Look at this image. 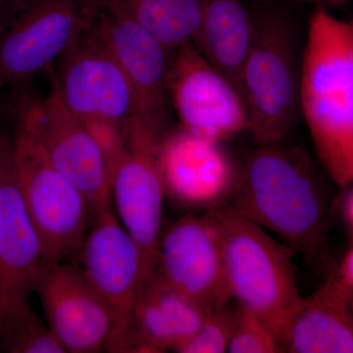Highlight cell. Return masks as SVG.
<instances>
[{
	"label": "cell",
	"instance_id": "cell-18",
	"mask_svg": "<svg viewBox=\"0 0 353 353\" xmlns=\"http://www.w3.org/2000/svg\"><path fill=\"white\" fill-rule=\"evenodd\" d=\"M281 352L353 353L348 290L336 271L303 297L280 336Z\"/></svg>",
	"mask_w": 353,
	"mask_h": 353
},
{
	"label": "cell",
	"instance_id": "cell-21",
	"mask_svg": "<svg viewBox=\"0 0 353 353\" xmlns=\"http://www.w3.org/2000/svg\"><path fill=\"white\" fill-rule=\"evenodd\" d=\"M0 345L10 353H66L34 308L0 331Z\"/></svg>",
	"mask_w": 353,
	"mask_h": 353
},
{
	"label": "cell",
	"instance_id": "cell-15",
	"mask_svg": "<svg viewBox=\"0 0 353 353\" xmlns=\"http://www.w3.org/2000/svg\"><path fill=\"white\" fill-rule=\"evenodd\" d=\"M36 294L46 323L65 352H108L113 336V316L78 265H44Z\"/></svg>",
	"mask_w": 353,
	"mask_h": 353
},
{
	"label": "cell",
	"instance_id": "cell-16",
	"mask_svg": "<svg viewBox=\"0 0 353 353\" xmlns=\"http://www.w3.org/2000/svg\"><path fill=\"white\" fill-rule=\"evenodd\" d=\"M222 143L181 127L167 132L158 150L165 194L204 212L226 204L239 170Z\"/></svg>",
	"mask_w": 353,
	"mask_h": 353
},
{
	"label": "cell",
	"instance_id": "cell-12",
	"mask_svg": "<svg viewBox=\"0 0 353 353\" xmlns=\"http://www.w3.org/2000/svg\"><path fill=\"white\" fill-rule=\"evenodd\" d=\"M94 26L124 72L134 94L136 117L159 137L168 132V76L172 52L117 3L105 0Z\"/></svg>",
	"mask_w": 353,
	"mask_h": 353
},
{
	"label": "cell",
	"instance_id": "cell-7",
	"mask_svg": "<svg viewBox=\"0 0 353 353\" xmlns=\"http://www.w3.org/2000/svg\"><path fill=\"white\" fill-rule=\"evenodd\" d=\"M48 70L65 105L85 124L123 126L136 116L130 83L94 23Z\"/></svg>",
	"mask_w": 353,
	"mask_h": 353
},
{
	"label": "cell",
	"instance_id": "cell-4",
	"mask_svg": "<svg viewBox=\"0 0 353 353\" xmlns=\"http://www.w3.org/2000/svg\"><path fill=\"white\" fill-rule=\"evenodd\" d=\"M209 211L219 230L233 301L259 315L280 343L281 334L303 299L292 263L296 252L227 204Z\"/></svg>",
	"mask_w": 353,
	"mask_h": 353
},
{
	"label": "cell",
	"instance_id": "cell-9",
	"mask_svg": "<svg viewBox=\"0 0 353 353\" xmlns=\"http://www.w3.org/2000/svg\"><path fill=\"white\" fill-rule=\"evenodd\" d=\"M161 137L134 116L125 125L124 148L110 174L116 215L138 243L152 275L162 234L165 189L160 170Z\"/></svg>",
	"mask_w": 353,
	"mask_h": 353
},
{
	"label": "cell",
	"instance_id": "cell-17",
	"mask_svg": "<svg viewBox=\"0 0 353 353\" xmlns=\"http://www.w3.org/2000/svg\"><path fill=\"white\" fill-rule=\"evenodd\" d=\"M209 311L154 271L139 290L125 352L175 350L199 328Z\"/></svg>",
	"mask_w": 353,
	"mask_h": 353
},
{
	"label": "cell",
	"instance_id": "cell-27",
	"mask_svg": "<svg viewBox=\"0 0 353 353\" xmlns=\"http://www.w3.org/2000/svg\"><path fill=\"white\" fill-rule=\"evenodd\" d=\"M320 4H326V6H332V4L341 3V2L347 1V0H312Z\"/></svg>",
	"mask_w": 353,
	"mask_h": 353
},
{
	"label": "cell",
	"instance_id": "cell-2",
	"mask_svg": "<svg viewBox=\"0 0 353 353\" xmlns=\"http://www.w3.org/2000/svg\"><path fill=\"white\" fill-rule=\"evenodd\" d=\"M299 106L325 173L339 188L352 185L353 19H341L324 7L308 20Z\"/></svg>",
	"mask_w": 353,
	"mask_h": 353
},
{
	"label": "cell",
	"instance_id": "cell-20",
	"mask_svg": "<svg viewBox=\"0 0 353 353\" xmlns=\"http://www.w3.org/2000/svg\"><path fill=\"white\" fill-rule=\"evenodd\" d=\"M171 51L194 41L203 0H112Z\"/></svg>",
	"mask_w": 353,
	"mask_h": 353
},
{
	"label": "cell",
	"instance_id": "cell-6",
	"mask_svg": "<svg viewBox=\"0 0 353 353\" xmlns=\"http://www.w3.org/2000/svg\"><path fill=\"white\" fill-rule=\"evenodd\" d=\"M105 0H37L0 31V90L48 69L94 25Z\"/></svg>",
	"mask_w": 353,
	"mask_h": 353
},
{
	"label": "cell",
	"instance_id": "cell-3",
	"mask_svg": "<svg viewBox=\"0 0 353 353\" xmlns=\"http://www.w3.org/2000/svg\"><path fill=\"white\" fill-rule=\"evenodd\" d=\"M253 37L241 79L250 132L259 145L282 143L301 117V46L289 14L253 11Z\"/></svg>",
	"mask_w": 353,
	"mask_h": 353
},
{
	"label": "cell",
	"instance_id": "cell-11",
	"mask_svg": "<svg viewBox=\"0 0 353 353\" xmlns=\"http://www.w3.org/2000/svg\"><path fill=\"white\" fill-rule=\"evenodd\" d=\"M168 92L181 128L192 134L223 143L250 131V116L240 90L194 41L172 52Z\"/></svg>",
	"mask_w": 353,
	"mask_h": 353
},
{
	"label": "cell",
	"instance_id": "cell-24",
	"mask_svg": "<svg viewBox=\"0 0 353 353\" xmlns=\"http://www.w3.org/2000/svg\"><path fill=\"white\" fill-rule=\"evenodd\" d=\"M37 0H0V31Z\"/></svg>",
	"mask_w": 353,
	"mask_h": 353
},
{
	"label": "cell",
	"instance_id": "cell-28",
	"mask_svg": "<svg viewBox=\"0 0 353 353\" xmlns=\"http://www.w3.org/2000/svg\"><path fill=\"white\" fill-rule=\"evenodd\" d=\"M348 301H350V309L353 316V290H348Z\"/></svg>",
	"mask_w": 353,
	"mask_h": 353
},
{
	"label": "cell",
	"instance_id": "cell-1",
	"mask_svg": "<svg viewBox=\"0 0 353 353\" xmlns=\"http://www.w3.org/2000/svg\"><path fill=\"white\" fill-rule=\"evenodd\" d=\"M226 204L277 234L294 252L314 259L327 256L328 185L301 148L259 145L239 170Z\"/></svg>",
	"mask_w": 353,
	"mask_h": 353
},
{
	"label": "cell",
	"instance_id": "cell-25",
	"mask_svg": "<svg viewBox=\"0 0 353 353\" xmlns=\"http://www.w3.org/2000/svg\"><path fill=\"white\" fill-rule=\"evenodd\" d=\"M336 273L345 288L348 290H353V245L343 257Z\"/></svg>",
	"mask_w": 353,
	"mask_h": 353
},
{
	"label": "cell",
	"instance_id": "cell-5",
	"mask_svg": "<svg viewBox=\"0 0 353 353\" xmlns=\"http://www.w3.org/2000/svg\"><path fill=\"white\" fill-rule=\"evenodd\" d=\"M12 158L23 201L41 239L44 262H70L78 256L94 220L87 199L21 126L12 138Z\"/></svg>",
	"mask_w": 353,
	"mask_h": 353
},
{
	"label": "cell",
	"instance_id": "cell-8",
	"mask_svg": "<svg viewBox=\"0 0 353 353\" xmlns=\"http://www.w3.org/2000/svg\"><path fill=\"white\" fill-rule=\"evenodd\" d=\"M19 126L38 141L53 165L81 190L94 218L111 208L105 157L87 125L65 105L52 83L46 97L24 104Z\"/></svg>",
	"mask_w": 353,
	"mask_h": 353
},
{
	"label": "cell",
	"instance_id": "cell-10",
	"mask_svg": "<svg viewBox=\"0 0 353 353\" xmlns=\"http://www.w3.org/2000/svg\"><path fill=\"white\" fill-rule=\"evenodd\" d=\"M77 259L113 316L108 352H125L137 297L150 277L141 248L110 208L95 216Z\"/></svg>",
	"mask_w": 353,
	"mask_h": 353
},
{
	"label": "cell",
	"instance_id": "cell-22",
	"mask_svg": "<svg viewBox=\"0 0 353 353\" xmlns=\"http://www.w3.org/2000/svg\"><path fill=\"white\" fill-rule=\"evenodd\" d=\"M238 318L231 303L209 311L199 328L176 348L179 353L228 352Z\"/></svg>",
	"mask_w": 353,
	"mask_h": 353
},
{
	"label": "cell",
	"instance_id": "cell-26",
	"mask_svg": "<svg viewBox=\"0 0 353 353\" xmlns=\"http://www.w3.org/2000/svg\"><path fill=\"white\" fill-rule=\"evenodd\" d=\"M345 213L347 223L350 224L353 231V190L352 192L348 194L347 201H345Z\"/></svg>",
	"mask_w": 353,
	"mask_h": 353
},
{
	"label": "cell",
	"instance_id": "cell-23",
	"mask_svg": "<svg viewBox=\"0 0 353 353\" xmlns=\"http://www.w3.org/2000/svg\"><path fill=\"white\" fill-rule=\"evenodd\" d=\"M228 352L277 353L281 348L270 327L259 315L238 305V318Z\"/></svg>",
	"mask_w": 353,
	"mask_h": 353
},
{
	"label": "cell",
	"instance_id": "cell-14",
	"mask_svg": "<svg viewBox=\"0 0 353 353\" xmlns=\"http://www.w3.org/2000/svg\"><path fill=\"white\" fill-rule=\"evenodd\" d=\"M155 271L171 287L208 310L233 301L219 230L210 211L185 215L162 232Z\"/></svg>",
	"mask_w": 353,
	"mask_h": 353
},
{
	"label": "cell",
	"instance_id": "cell-13",
	"mask_svg": "<svg viewBox=\"0 0 353 353\" xmlns=\"http://www.w3.org/2000/svg\"><path fill=\"white\" fill-rule=\"evenodd\" d=\"M44 265L41 239L16 178L12 138L0 134V331L32 309Z\"/></svg>",
	"mask_w": 353,
	"mask_h": 353
},
{
	"label": "cell",
	"instance_id": "cell-19",
	"mask_svg": "<svg viewBox=\"0 0 353 353\" xmlns=\"http://www.w3.org/2000/svg\"><path fill=\"white\" fill-rule=\"evenodd\" d=\"M252 37L253 14L241 0H203L201 24L194 43L240 92L241 73Z\"/></svg>",
	"mask_w": 353,
	"mask_h": 353
}]
</instances>
